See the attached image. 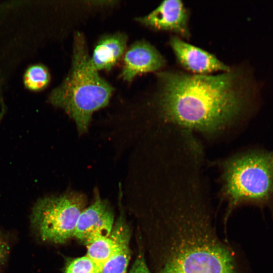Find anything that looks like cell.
Masks as SVG:
<instances>
[{"instance_id": "cell-1", "label": "cell", "mask_w": 273, "mask_h": 273, "mask_svg": "<svg viewBox=\"0 0 273 273\" xmlns=\"http://www.w3.org/2000/svg\"><path fill=\"white\" fill-rule=\"evenodd\" d=\"M156 73L153 102L159 117L186 129L215 133L235 121L250 99V81L238 67L210 75L176 70Z\"/></svg>"}, {"instance_id": "cell-6", "label": "cell", "mask_w": 273, "mask_h": 273, "mask_svg": "<svg viewBox=\"0 0 273 273\" xmlns=\"http://www.w3.org/2000/svg\"><path fill=\"white\" fill-rule=\"evenodd\" d=\"M190 12L180 0H165L148 15L136 20L156 31L173 33L182 39L191 36L189 21Z\"/></svg>"}, {"instance_id": "cell-13", "label": "cell", "mask_w": 273, "mask_h": 273, "mask_svg": "<svg viewBox=\"0 0 273 273\" xmlns=\"http://www.w3.org/2000/svg\"><path fill=\"white\" fill-rule=\"evenodd\" d=\"M50 74L48 68L41 64H34L26 70L23 82L25 87L32 92L44 89L50 83Z\"/></svg>"}, {"instance_id": "cell-16", "label": "cell", "mask_w": 273, "mask_h": 273, "mask_svg": "<svg viewBox=\"0 0 273 273\" xmlns=\"http://www.w3.org/2000/svg\"><path fill=\"white\" fill-rule=\"evenodd\" d=\"M127 273H152L147 265L142 252L139 254L129 271Z\"/></svg>"}, {"instance_id": "cell-7", "label": "cell", "mask_w": 273, "mask_h": 273, "mask_svg": "<svg viewBox=\"0 0 273 273\" xmlns=\"http://www.w3.org/2000/svg\"><path fill=\"white\" fill-rule=\"evenodd\" d=\"M169 44L177 63L190 74L210 75L225 72L231 68L214 54L189 43L176 35H170Z\"/></svg>"}, {"instance_id": "cell-2", "label": "cell", "mask_w": 273, "mask_h": 273, "mask_svg": "<svg viewBox=\"0 0 273 273\" xmlns=\"http://www.w3.org/2000/svg\"><path fill=\"white\" fill-rule=\"evenodd\" d=\"M193 198L181 191L162 195L158 273H236L231 251L215 234L202 203Z\"/></svg>"}, {"instance_id": "cell-3", "label": "cell", "mask_w": 273, "mask_h": 273, "mask_svg": "<svg viewBox=\"0 0 273 273\" xmlns=\"http://www.w3.org/2000/svg\"><path fill=\"white\" fill-rule=\"evenodd\" d=\"M113 87L92 65L83 34L74 37L71 68L49 97L53 105L64 109L75 121L79 133L85 132L93 113L107 106Z\"/></svg>"}, {"instance_id": "cell-8", "label": "cell", "mask_w": 273, "mask_h": 273, "mask_svg": "<svg viewBox=\"0 0 273 273\" xmlns=\"http://www.w3.org/2000/svg\"><path fill=\"white\" fill-rule=\"evenodd\" d=\"M92 204L80 213L76 225L74 236L85 245L94 238L109 236L114 226V214L109 203L100 198L95 190Z\"/></svg>"}, {"instance_id": "cell-15", "label": "cell", "mask_w": 273, "mask_h": 273, "mask_svg": "<svg viewBox=\"0 0 273 273\" xmlns=\"http://www.w3.org/2000/svg\"><path fill=\"white\" fill-rule=\"evenodd\" d=\"M10 251L9 238L0 229V271L6 263Z\"/></svg>"}, {"instance_id": "cell-5", "label": "cell", "mask_w": 273, "mask_h": 273, "mask_svg": "<svg viewBox=\"0 0 273 273\" xmlns=\"http://www.w3.org/2000/svg\"><path fill=\"white\" fill-rule=\"evenodd\" d=\"M85 204L84 196L77 192L41 198L32 208L31 225L41 241L64 243L74 237L78 218Z\"/></svg>"}, {"instance_id": "cell-12", "label": "cell", "mask_w": 273, "mask_h": 273, "mask_svg": "<svg viewBox=\"0 0 273 273\" xmlns=\"http://www.w3.org/2000/svg\"><path fill=\"white\" fill-rule=\"evenodd\" d=\"M85 245L87 248L86 255L103 267L114 251L115 242L112 235L110 234L109 236L94 238Z\"/></svg>"}, {"instance_id": "cell-14", "label": "cell", "mask_w": 273, "mask_h": 273, "mask_svg": "<svg viewBox=\"0 0 273 273\" xmlns=\"http://www.w3.org/2000/svg\"><path fill=\"white\" fill-rule=\"evenodd\" d=\"M102 268L86 255L69 262L64 273H101Z\"/></svg>"}, {"instance_id": "cell-11", "label": "cell", "mask_w": 273, "mask_h": 273, "mask_svg": "<svg viewBox=\"0 0 273 273\" xmlns=\"http://www.w3.org/2000/svg\"><path fill=\"white\" fill-rule=\"evenodd\" d=\"M127 36L123 33H116L103 36L97 42L90 62L97 70H110L124 52Z\"/></svg>"}, {"instance_id": "cell-10", "label": "cell", "mask_w": 273, "mask_h": 273, "mask_svg": "<svg viewBox=\"0 0 273 273\" xmlns=\"http://www.w3.org/2000/svg\"><path fill=\"white\" fill-rule=\"evenodd\" d=\"M111 234L114 238L115 248L104 265L101 273H127L130 257V233L122 215L114 225Z\"/></svg>"}, {"instance_id": "cell-9", "label": "cell", "mask_w": 273, "mask_h": 273, "mask_svg": "<svg viewBox=\"0 0 273 273\" xmlns=\"http://www.w3.org/2000/svg\"><path fill=\"white\" fill-rule=\"evenodd\" d=\"M166 63L153 45L146 40L137 41L126 52L121 76L130 82L138 74L162 70Z\"/></svg>"}, {"instance_id": "cell-4", "label": "cell", "mask_w": 273, "mask_h": 273, "mask_svg": "<svg viewBox=\"0 0 273 273\" xmlns=\"http://www.w3.org/2000/svg\"><path fill=\"white\" fill-rule=\"evenodd\" d=\"M222 190L231 206L266 203L273 198V153L253 150L222 164Z\"/></svg>"}]
</instances>
